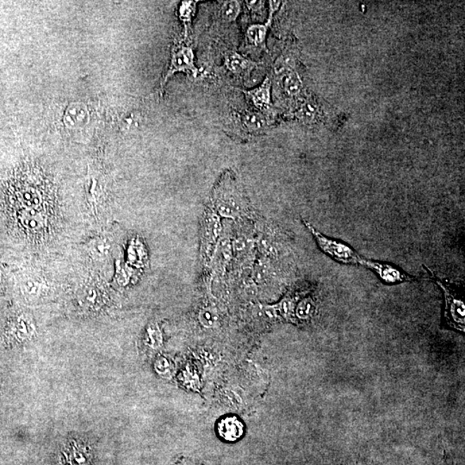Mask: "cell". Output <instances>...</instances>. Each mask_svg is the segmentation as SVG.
I'll return each mask as SVG.
<instances>
[{
	"mask_svg": "<svg viewBox=\"0 0 465 465\" xmlns=\"http://www.w3.org/2000/svg\"><path fill=\"white\" fill-rule=\"evenodd\" d=\"M212 209L225 218L235 219L245 214L247 199L242 186L230 172L220 178L212 192Z\"/></svg>",
	"mask_w": 465,
	"mask_h": 465,
	"instance_id": "obj_1",
	"label": "cell"
},
{
	"mask_svg": "<svg viewBox=\"0 0 465 465\" xmlns=\"http://www.w3.org/2000/svg\"><path fill=\"white\" fill-rule=\"evenodd\" d=\"M302 223H304L310 234L313 235L320 249L328 257L340 263L345 264V265L363 266L366 259L359 255L358 252H356L348 244L321 234L308 221L302 219Z\"/></svg>",
	"mask_w": 465,
	"mask_h": 465,
	"instance_id": "obj_2",
	"label": "cell"
},
{
	"mask_svg": "<svg viewBox=\"0 0 465 465\" xmlns=\"http://www.w3.org/2000/svg\"><path fill=\"white\" fill-rule=\"evenodd\" d=\"M177 73H185L193 77L199 75V69L195 65V56L192 49L191 41L187 37V33L183 37L175 39L170 52V61L168 71L163 77L161 87L168 82L170 78Z\"/></svg>",
	"mask_w": 465,
	"mask_h": 465,
	"instance_id": "obj_3",
	"label": "cell"
},
{
	"mask_svg": "<svg viewBox=\"0 0 465 465\" xmlns=\"http://www.w3.org/2000/svg\"><path fill=\"white\" fill-rule=\"evenodd\" d=\"M275 73L278 77L279 84L283 92L293 100H301L304 97V82L293 66L290 64V59L279 58L275 64Z\"/></svg>",
	"mask_w": 465,
	"mask_h": 465,
	"instance_id": "obj_4",
	"label": "cell"
},
{
	"mask_svg": "<svg viewBox=\"0 0 465 465\" xmlns=\"http://www.w3.org/2000/svg\"><path fill=\"white\" fill-rule=\"evenodd\" d=\"M364 267L374 271L381 281L387 285H398L405 282L416 281V278L410 276L397 266L389 263L371 261L366 259L363 263Z\"/></svg>",
	"mask_w": 465,
	"mask_h": 465,
	"instance_id": "obj_5",
	"label": "cell"
},
{
	"mask_svg": "<svg viewBox=\"0 0 465 465\" xmlns=\"http://www.w3.org/2000/svg\"><path fill=\"white\" fill-rule=\"evenodd\" d=\"M428 271H430V274L432 275L433 280H435L437 284L440 286V288L444 290L445 299H447V313H449V317L451 318L453 323L459 324V328H464V304L463 300L457 296L455 289H453L452 286L450 285L449 283L442 280V279L436 277L429 269H428Z\"/></svg>",
	"mask_w": 465,
	"mask_h": 465,
	"instance_id": "obj_6",
	"label": "cell"
},
{
	"mask_svg": "<svg viewBox=\"0 0 465 465\" xmlns=\"http://www.w3.org/2000/svg\"><path fill=\"white\" fill-rule=\"evenodd\" d=\"M222 232V223H221L220 216L214 209H209L205 213L204 219V254L205 257L211 256L216 247L217 240L220 237Z\"/></svg>",
	"mask_w": 465,
	"mask_h": 465,
	"instance_id": "obj_7",
	"label": "cell"
},
{
	"mask_svg": "<svg viewBox=\"0 0 465 465\" xmlns=\"http://www.w3.org/2000/svg\"><path fill=\"white\" fill-rule=\"evenodd\" d=\"M236 121L240 130L247 134L261 133L270 125V120L266 114L258 111H244L236 114Z\"/></svg>",
	"mask_w": 465,
	"mask_h": 465,
	"instance_id": "obj_8",
	"label": "cell"
},
{
	"mask_svg": "<svg viewBox=\"0 0 465 465\" xmlns=\"http://www.w3.org/2000/svg\"><path fill=\"white\" fill-rule=\"evenodd\" d=\"M242 92L246 96L247 99L253 104L258 111L266 114L273 108V104H271V80L268 76L266 77V79L264 80L259 87Z\"/></svg>",
	"mask_w": 465,
	"mask_h": 465,
	"instance_id": "obj_9",
	"label": "cell"
},
{
	"mask_svg": "<svg viewBox=\"0 0 465 465\" xmlns=\"http://www.w3.org/2000/svg\"><path fill=\"white\" fill-rule=\"evenodd\" d=\"M224 63L228 71L240 79L249 78L251 73L258 67L255 61L247 59L242 54L235 51L225 54Z\"/></svg>",
	"mask_w": 465,
	"mask_h": 465,
	"instance_id": "obj_10",
	"label": "cell"
},
{
	"mask_svg": "<svg viewBox=\"0 0 465 465\" xmlns=\"http://www.w3.org/2000/svg\"><path fill=\"white\" fill-rule=\"evenodd\" d=\"M219 435L228 442L237 441L242 437L244 428L242 421L236 417H227L218 424Z\"/></svg>",
	"mask_w": 465,
	"mask_h": 465,
	"instance_id": "obj_11",
	"label": "cell"
},
{
	"mask_svg": "<svg viewBox=\"0 0 465 465\" xmlns=\"http://www.w3.org/2000/svg\"><path fill=\"white\" fill-rule=\"evenodd\" d=\"M273 19V18L268 17L265 23L248 27L246 32L248 42L257 48L266 49L267 34H268Z\"/></svg>",
	"mask_w": 465,
	"mask_h": 465,
	"instance_id": "obj_12",
	"label": "cell"
},
{
	"mask_svg": "<svg viewBox=\"0 0 465 465\" xmlns=\"http://www.w3.org/2000/svg\"><path fill=\"white\" fill-rule=\"evenodd\" d=\"M111 244L106 237H96L90 240L87 246V252L94 261H102L111 254Z\"/></svg>",
	"mask_w": 465,
	"mask_h": 465,
	"instance_id": "obj_13",
	"label": "cell"
},
{
	"mask_svg": "<svg viewBox=\"0 0 465 465\" xmlns=\"http://www.w3.org/2000/svg\"><path fill=\"white\" fill-rule=\"evenodd\" d=\"M296 116L305 123H316L320 116L319 107L313 100L302 98L298 103Z\"/></svg>",
	"mask_w": 465,
	"mask_h": 465,
	"instance_id": "obj_14",
	"label": "cell"
},
{
	"mask_svg": "<svg viewBox=\"0 0 465 465\" xmlns=\"http://www.w3.org/2000/svg\"><path fill=\"white\" fill-rule=\"evenodd\" d=\"M36 332L31 318L26 316L19 317L13 326L14 340L18 342H25L30 340Z\"/></svg>",
	"mask_w": 465,
	"mask_h": 465,
	"instance_id": "obj_15",
	"label": "cell"
},
{
	"mask_svg": "<svg viewBox=\"0 0 465 465\" xmlns=\"http://www.w3.org/2000/svg\"><path fill=\"white\" fill-rule=\"evenodd\" d=\"M242 3L239 1H225L219 10V17L225 23L235 22L240 13Z\"/></svg>",
	"mask_w": 465,
	"mask_h": 465,
	"instance_id": "obj_16",
	"label": "cell"
},
{
	"mask_svg": "<svg viewBox=\"0 0 465 465\" xmlns=\"http://www.w3.org/2000/svg\"><path fill=\"white\" fill-rule=\"evenodd\" d=\"M81 302L85 307L92 309H98L104 304V299L101 297L99 290L94 288V287L85 288Z\"/></svg>",
	"mask_w": 465,
	"mask_h": 465,
	"instance_id": "obj_17",
	"label": "cell"
},
{
	"mask_svg": "<svg viewBox=\"0 0 465 465\" xmlns=\"http://www.w3.org/2000/svg\"><path fill=\"white\" fill-rule=\"evenodd\" d=\"M146 342L147 346L152 348H158L162 342V335L160 328L157 324H152L147 328L146 335Z\"/></svg>",
	"mask_w": 465,
	"mask_h": 465,
	"instance_id": "obj_18",
	"label": "cell"
},
{
	"mask_svg": "<svg viewBox=\"0 0 465 465\" xmlns=\"http://www.w3.org/2000/svg\"><path fill=\"white\" fill-rule=\"evenodd\" d=\"M218 316H217L214 310L211 309H204L199 314V321L202 325L206 328H213L217 323Z\"/></svg>",
	"mask_w": 465,
	"mask_h": 465,
	"instance_id": "obj_19",
	"label": "cell"
},
{
	"mask_svg": "<svg viewBox=\"0 0 465 465\" xmlns=\"http://www.w3.org/2000/svg\"><path fill=\"white\" fill-rule=\"evenodd\" d=\"M196 3L192 1H185L182 3L180 7V18L185 23L192 21V16L195 13Z\"/></svg>",
	"mask_w": 465,
	"mask_h": 465,
	"instance_id": "obj_20",
	"label": "cell"
},
{
	"mask_svg": "<svg viewBox=\"0 0 465 465\" xmlns=\"http://www.w3.org/2000/svg\"><path fill=\"white\" fill-rule=\"evenodd\" d=\"M312 300L309 299H305L302 300L299 305H298L297 307V316H299L300 318H306L308 317L309 315V313L311 312V308H312Z\"/></svg>",
	"mask_w": 465,
	"mask_h": 465,
	"instance_id": "obj_21",
	"label": "cell"
},
{
	"mask_svg": "<svg viewBox=\"0 0 465 465\" xmlns=\"http://www.w3.org/2000/svg\"><path fill=\"white\" fill-rule=\"evenodd\" d=\"M156 364V369L159 372H161H161H168L166 371L169 370V363L166 359H159Z\"/></svg>",
	"mask_w": 465,
	"mask_h": 465,
	"instance_id": "obj_22",
	"label": "cell"
}]
</instances>
